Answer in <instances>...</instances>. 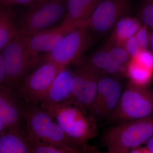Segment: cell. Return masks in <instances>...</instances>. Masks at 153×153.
Segmentation results:
<instances>
[{
    "instance_id": "obj_1",
    "label": "cell",
    "mask_w": 153,
    "mask_h": 153,
    "mask_svg": "<svg viewBox=\"0 0 153 153\" xmlns=\"http://www.w3.org/2000/svg\"><path fill=\"white\" fill-rule=\"evenodd\" d=\"M49 112L68 137L87 151L89 140L96 135V121L88 112L70 100L41 107Z\"/></svg>"
},
{
    "instance_id": "obj_2",
    "label": "cell",
    "mask_w": 153,
    "mask_h": 153,
    "mask_svg": "<svg viewBox=\"0 0 153 153\" xmlns=\"http://www.w3.org/2000/svg\"><path fill=\"white\" fill-rule=\"evenodd\" d=\"M153 136V114L114 125L105 131L102 143L108 153H129Z\"/></svg>"
},
{
    "instance_id": "obj_3",
    "label": "cell",
    "mask_w": 153,
    "mask_h": 153,
    "mask_svg": "<svg viewBox=\"0 0 153 153\" xmlns=\"http://www.w3.org/2000/svg\"><path fill=\"white\" fill-rule=\"evenodd\" d=\"M22 111L28 138L59 147L81 148L68 137L53 117L40 105L26 104Z\"/></svg>"
},
{
    "instance_id": "obj_4",
    "label": "cell",
    "mask_w": 153,
    "mask_h": 153,
    "mask_svg": "<svg viewBox=\"0 0 153 153\" xmlns=\"http://www.w3.org/2000/svg\"><path fill=\"white\" fill-rule=\"evenodd\" d=\"M66 6L60 0H39L30 8L17 22L19 33L29 37L53 27L65 14Z\"/></svg>"
},
{
    "instance_id": "obj_5",
    "label": "cell",
    "mask_w": 153,
    "mask_h": 153,
    "mask_svg": "<svg viewBox=\"0 0 153 153\" xmlns=\"http://www.w3.org/2000/svg\"><path fill=\"white\" fill-rule=\"evenodd\" d=\"M153 114V97L146 87L129 81L108 122L114 125Z\"/></svg>"
},
{
    "instance_id": "obj_6",
    "label": "cell",
    "mask_w": 153,
    "mask_h": 153,
    "mask_svg": "<svg viewBox=\"0 0 153 153\" xmlns=\"http://www.w3.org/2000/svg\"><path fill=\"white\" fill-rule=\"evenodd\" d=\"M27 38L19 35L14 38L1 50L7 71L5 85L12 89L18 87L19 82L29 71L43 62L41 59L30 56L27 52Z\"/></svg>"
},
{
    "instance_id": "obj_7",
    "label": "cell",
    "mask_w": 153,
    "mask_h": 153,
    "mask_svg": "<svg viewBox=\"0 0 153 153\" xmlns=\"http://www.w3.org/2000/svg\"><path fill=\"white\" fill-rule=\"evenodd\" d=\"M87 26L77 27L68 32L52 52L42 55L48 60L63 66L82 59V55L92 44L93 35Z\"/></svg>"
},
{
    "instance_id": "obj_8",
    "label": "cell",
    "mask_w": 153,
    "mask_h": 153,
    "mask_svg": "<svg viewBox=\"0 0 153 153\" xmlns=\"http://www.w3.org/2000/svg\"><path fill=\"white\" fill-rule=\"evenodd\" d=\"M65 67L50 60H43L19 82L18 86L19 97L24 100L26 104H38L56 76Z\"/></svg>"
},
{
    "instance_id": "obj_9",
    "label": "cell",
    "mask_w": 153,
    "mask_h": 153,
    "mask_svg": "<svg viewBox=\"0 0 153 153\" xmlns=\"http://www.w3.org/2000/svg\"><path fill=\"white\" fill-rule=\"evenodd\" d=\"M123 89L119 77L100 74L96 95L88 111L97 123L108 122Z\"/></svg>"
},
{
    "instance_id": "obj_10",
    "label": "cell",
    "mask_w": 153,
    "mask_h": 153,
    "mask_svg": "<svg viewBox=\"0 0 153 153\" xmlns=\"http://www.w3.org/2000/svg\"><path fill=\"white\" fill-rule=\"evenodd\" d=\"M74 64L71 97L69 100L88 112L97 92L101 73L81 59Z\"/></svg>"
},
{
    "instance_id": "obj_11",
    "label": "cell",
    "mask_w": 153,
    "mask_h": 153,
    "mask_svg": "<svg viewBox=\"0 0 153 153\" xmlns=\"http://www.w3.org/2000/svg\"><path fill=\"white\" fill-rule=\"evenodd\" d=\"M131 7L130 0H102L82 26L97 35L105 36L111 32L119 20L128 15Z\"/></svg>"
},
{
    "instance_id": "obj_12",
    "label": "cell",
    "mask_w": 153,
    "mask_h": 153,
    "mask_svg": "<svg viewBox=\"0 0 153 153\" xmlns=\"http://www.w3.org/2000/svg\"><path fill=\"white\" fill-rule=\"evenodd\" d=\"M73 29L62 22L60 25L27 37V52L32 57L43 59L41 54L52 52Z\"/></svg>"
},
{
    "instance_id": "obj_13",
    "label": "cell",
    "mask_w": 153,
    "mask_h": 153,
    "mask_svg": "<svg viewBox=\"0 0 153 153\" xmlns=\"http://www.w3.org/2000/svg\"><path fill=\"white\" fill-rule=\"evenodd\" d=\"M17 95L7 85L0 87V121L7 130L22 131L23 108H20Z\"/></svg>"
},
{
    "instance_id": "obj_14",
    "label": "cell",
    "mask_w": 153,
    "mask_h": 153,
    "mask_svg": "<svg viewBox=\"0 0 153 153\" xmlns=\"http://www.w3.org/2000/svg\"><path fill=\"white\" fill-rule=\"evenodd\" d=\"M73 76V70L65 67L56 76L38 104L41 107H44L69 100L71 97Z\"/></svg>"
},
{
    "instance_id": "obj_15",
    "label": "cell",
    "mask_w": 153,
    "mask_h": 153,
    "mask_svg": "<svg viewBox=\"0 0 153 153\" xmlns=\"http://www.w3.org/2000/svg\"><path fill=\"white\" fill-rule=\"evenodd\" d=\"M102 0H66V13L62 23L72 29L82 26Z\"/></svg>"
},
{
    "instance_id": "obj_16",
    "label": "cell",
    "mask_w": 153,
    "mask_h": 153,
    "mask_svg": "<svg viewBox=\"0 0 153 153\" xmlns=\"http://www.w3.org/2000/svg\"><path fill=\"white\" fill-rule=\"evenodd\" d=\"M86 62L101 74L119 77L124 76L125 66L113 60L107 42L96 49Z\"/></svg>"
},
{
    "instance_id": "obj_17",
    "label": "cell",
    "mask_w": 153,
    "mask_h": 153,
    "mask_svg": "<svg viewBox=\"0 0 153 153\" xmlns=\"http://www.w3.org/2000/svg\"><path fill=\"white\" fill-rule=\"evenodd\" d=\"M142 25L138 18L128 15L123 17L115 25L108 41L111 45L123 47L127 40L134 36Z\"/></svg>"
},
{
    "instance_id": "obj_18",
    "label": "cell",
    "mask_w": 153,
    "mask_h": 153,
    "mask_svg": "<svg viewBox=\"0 0 153 153\" xmlns=\"http://www.w3.org/2000/svg\"><path fill=\"white\" fill-rule=\"evenodd\" d=\"M30 145L25 133L7 130L0 135V153H30Z\"/></svg>"
},
{
    "instance_id": "obj_19",
    "label": "cell",
    "mask_w": 153,
    "mask_h": 153,
    "mask_svg": "<svg viewBox=\"0 0 153 153\" xmlns=\"http://www.w3.org/2000/svg\"><path fill=\"white\" fill-rule=\"evenodd\" d=\"M20 35L15 14L11 6L1 8L0 12V49L1 51L13 39Z\"/></svg>"
},
{
    "instance_id": "obj_20",
    "label": "cell",
    "mask_w": 153,
    "mask_h": 153,
    "mask_svg": "<svg viewBox=\"0 0 153 153\" xmlns=\"http://www.w3.org/2000/svg\"><path fill=\"white\" fill-rule=\"evenodd\" d=\"M153 71L140 65L130 58L126 66L125 76L129 81L138 86L146 87L150 82Z\"/></svg>"
},
{
    "instance_id": "obj_21",
    "label": "cell",
    "mask_w": 153,
    "mask_h": 153,
    "mask_svg": "<svg viewBox=\"0 0 153 153\" xmlns=\"http://www.w3.org/2000/svg\"><path fill=\"white\" fill-rule=\"evenodd\" d=\"M27 138L31 148L30 153H88L87 151L81 148L59 147Z\"/></svg>"
},
{
    "instance_id": "obj_22",
    "label": "cell",
    "mask_w": 153,
    "mask_h": 153,
    "mask_svg": "<svg viewBox=\"0 0 153 153\" xmlns=\"http://www.w3.org/2000/svg\"><path fill=\"white\" fill-rule=\"evenodd\" d=\"M138 18L142 25L153 29V0H142L138 10Z\"/></svg>"
},
{
    "instance_id": "obj_23",
    "label": "cell",
    "mask_w": 153,
    "mask_h": 153,
    "mask_svg": "<svg viewBox=\"0 0 153 153\" xmlns=\"http://www.w3.org/2000/svg\"><path fill=\"white\" fill-rule=\"evenodd\" d=\"M110 52L113 60L122 66H126L130 59L127 52L123 47L111 45L107 41Z\"/></svg>"
},
{
    "instance_id": "obj_24",
    "label": "cell",
    "mask_w": 153,
    "mask_h": 153,
    "mask_svg": "<svg viewBox=\"0 0 153 153\" xmlns=\"http://www.w3.org/2000/svg\"><path fill=\"white\" fill-rule=\"evenodd\" d=\"M131 59L144 67L153 71V53L148 49H141Z\"/></svg>"
},
{
    "instance_id": "obj_25",
    "label": "cell",
    "mask_w": 153,
    "mask_h": 153,
    "mask_svg": "<svg viewBox=\"0 0 153 153\" xmlns=\"http://www.w3.org/2000/svg\"><path fill=\"white\" fill-rule=\"evenodd\" d=\"M149 29L146 26L142 25L135 35L141 49H148L149 47L150 32Z\"/></svg>"
},
{
    "instance_id": "obj_26",
    "label": "cell",
    "mask_w": 153,
    "mask_h": 153,
    "mask_svg": "<svg viewBox=\"0 0 153 153\" xmlns=\"http://www.w3.org/2000/svg\"><path fill=\"white\" fill-rule=\"evenodd\" d=\"M123 47L130 58L137 55L141 49L135 36L127 40L124 44Z\"/></svg>"
},
{
    "instance_id": "obj_27",
    "label": "cell",
    "mask_w": 153,
    "mask_h": 153,
    "mask_svg": "<svg viewBox=\"0 0 153 153\" xmlns=\"http://www.w3.org/2000/svg\"><path fill=\"white\" fill-rule=\"evenodd\" d=\"M7 82V71L2 52L0 54V84L5 85Z\"/></svg>"
},
{
    "instance_id": "obj_28",
    "label": "cell",
    "mask_w": 153,
    "mask_h": 153,
    "mask_svg": "<svg viewBox=\"0 0 153 153\" xmlns=\"http://www.w3.org/2000/svg\"><path fill=\"white\" fill-rule=\"evenodd\" d=\"M38 0H0L1 4L4 7L11 6L13 5H25L30 6Z\"/></svg>"
},
{
    "instance_id": "obj_29",
    "label": "cell",
    "mask_w": 153,
    "mask_h": 153,
    "mask_svg": "<svg viewBox=\"0 0 153 153\" xmlns=\"http://www.w3.org/2000/svg\"><path fill=\"white\" fill-rule=\"evenodd\" d=\"M146 148L152 153H153V136L149 139L147 142Z\"/></svg>"
},
{
    "instance_id": "obj_30",
    "label": "cell",
    "mask_w": 153,
    "mask_h": 153,
    "mask_svg": "<svg viewBox=\"0 0 153 153\" xmlns=\"http://www.w3.org/2000/svg\"><path fill=\"white\" fill-rule=\"evenodd\" d=\"M88 153H108L107 152H102L99 150L94 147L89 146L87 149Z\"/></svg>"
},
{
    "instance_id": "obj_31",
    "label": "cell",
    "mask_w": 153,
    "mask_h": 153,
    "mask_svg": "<svg viewBox=\"0 0 153 153\" xmlns=\"http://www.w3.org/2000/svg\"><path fill=\"white\" fill-rule=\"evenodd\" d=\"M150 31V48L151 51L153 53V29Z\"/></svg>"
},
{
    "instance_id": "obj_32",
    "label": "cell",
    "mask_w": 153,
    "mask_h": 153,
    "mask_svg": "<svg viewBox=\"0 0 153 153\" xmlns=\"http://www.w3.org/2000/svg\"><path fill=\"white\" fill-rule=\"evenodd\" d=\"M7 131V128L2 122L0 121V135L2 134Z\"/></svg>"
},
{
    "instance_id": "obj_33",
    "label": "cell",
    "mask_w": 153,
    "mask_h": 153,
    "mask_svg": "<svg viewBox=\"0 0 153 153\" xmlns=\"http://www.w3.org/2000/svg\"><path fill=\"white\" fill-rule=\"evenodd\" d=\"M141 147H139L136 148L132 150L131 152H130L129 153H140Z\"/></svg>"
},
{
    "instance_id": "obj_34",
    "label": "cell",
    "mask_w": 153,
    "mask_h": 153,
    "mask_svg": "<svg viewBox=\"0 0 153 153\" xmlns=\"http://www.w3.org/2000/svg\"><path fill=\"white\" fill-rule=\"evenodd\" d=\"M152 94L153 97V90L152 91Z\"/></svg>"
},
{
    "instance_id": "obj_35",
    "label": "cell",
    "mask_w": 153,
    "mask_h": 153,
    "mask_svg": "<svg viewBox=\"0 0 153 153\" xmlns=\"http://www.w3.org/2000/svg\"><path fill=\"white\" fill-rule=\"evenodd\" d=\"M38 1H39V0H38ZM60 1H64V0H60Z\"/></svg>"
}]
</instances>
